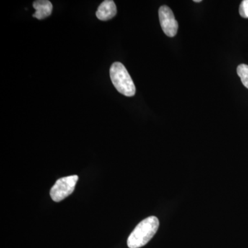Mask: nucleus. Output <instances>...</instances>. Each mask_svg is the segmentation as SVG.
Instances as JSON below:
<instances>
[{
    "label": "nucleus",
    "mask_w": 248,
    "mask_h": 248,
    "mask_svg": "<svg viewBox=\"0 0 248 248\" xmlns=\"http://www.w3.org/2000/svg\"><path fill=\"white\" fill-rule=\"evenodd\" d=\"M159 227V219L156 217L145 218L129 236L127 241L128 248H140L146 246L156 234Z\"/></svg>",
    "instance_id": "1"
},
{
    "label": "nucleus",
    "mask_w": 248,
    "mask_h": 248,
    "mask_svg": "<svg viewBox=\"0 0 248 248\" xmlns=\"http://www.w3.org/2000/svg\"><path fill=\"white\" fill-rule=\"evenodd\" d=\"M112 84L119 93L126 97H133L136 93V88L125 67L120 62L112 63L110 69Z\"/></svg>",
    "instance_id": "2"
},
{
    "label": "nucleus",
    "mask_w": 248,
    "mask_h": 248,
    "mask_svg": "<svg viewBox=\"0 0 248 248\" xmlns=\"http://www.w3.org/2000/svg\"><path fill=\"white\" fill-rule=\"evenodd\" d=\"M78 179V176L73 175L58 179L50 190L52 200L55 202H60L71 195L76 188Z\"/></svg>",
    "instance_id": "3"
},
{
    "label": "nucleus",
    "mask_w": 248,
    "mask_h": 248,
    "mask_svg": "<svg viewBox=\"0 0 248 248\" xmlns=\"http://www.w3.org/2000/svg\"><path fill=\"white\" fill-rule=\"evenodd\" d=\"M159 17L160 24L164 33L170 37L177 35L179 25L172 10L169 6L164 5L160 7Z\"/></svg>",
    "instance_id": "4"
},
{
    "label": "nucleus",
    "mask_w": 248,
    "mask_h": 248,
    "mask_svg": "<svg viewBox=\"0 0 248 248\" xmlns=\"http://www.w3.org/2000/svg\"><path fill=\"white\" fill-rule=\"evenodd\" d=\"M117 14V7L112 0H106L99 5L96 16L99 20L107 21L113 18Z\"/></svg>",
    "instance_id": "5"
},
{
    "label": "nucleus",
    "mask_w": 248,
    "mask_h": 248,
    "mask_svg": "<svg viewBox=\"0 0 248 248\" xmlns=\"http://www.w3.org/2000/svg\"><path fill=\"white\" fill-rule=\"evenodd\" d=\"M32 6L35 10L32 17L40 20L49 17L53 11V4L48 0H37L34 1Z\"/></svg>",
    "instance_id": "6"
},
{
    "label": "nucleus",
    "mask_w": 248,
    "mask_h": 248,
    "mask_svg": "<svg viewBox=\"0 0 248 248\" xmlns=\"http://www.w3.org/2000/svg\"><path fill=\"white\" fill-rule=\"evenodd\" d=\"M237 74L241 78V81L245 87L248 89V66L246 64H241L237 67Z\"/></svg>",
    "instance_id": "7"
},
{
    "label": "nucleus",
    "mask_w": 248,
    "mask_h": 248,
    "mask_svg": "<svg viewBox=\"0 0 248 248\" xmlns=\"http://www.w3.org/2000/svg\"><path fill=\"white\" fill-rule=\"evenodd\" d=\"M239 14L241 17L248 18V0L241 1L239 7Z\"/></svg>",
    "instance_id": "8"
},
{
    "label": "nucleus",
    "mask_w": 248,
    "mask_h": 248,
    "mask_svg": "<svg viewBox=\"0 0 248 248\" xmlns=\"http://www.w3.org/2000/svg\"><path fill=\"white\" fill-rule=\"evenodd\" d=\"M195 2L199 3V2H202V0H195Z\"/></svg>",
    "instance_id": "9"
}]
</instances>
